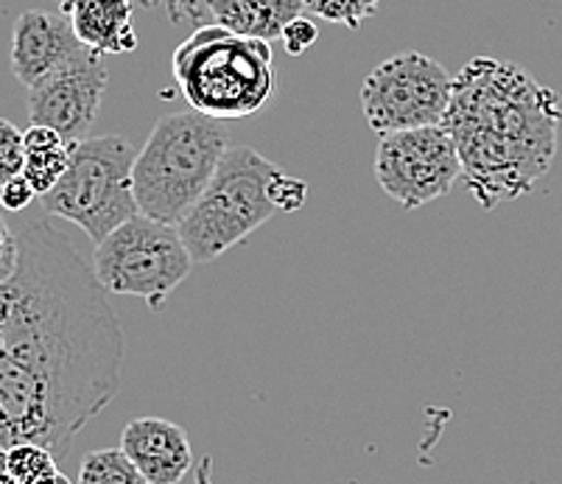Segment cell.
Here are the masks:
<instances>
[{"label":"cell","mask_w":562,"mask_h":484,"mask_svg":"<svg viewBox=\"0 0 562 484\" xmlns=\"http://www.w3.org/2000/svg\"><path fill=\"white\" fill-rule=\"evenodd\" d=\"M0 280V440L65 451L124 386L126 339L99 274L50 222L20 233Z\"/></svg>","instance_id":"obj_1"},{"label":"cell","mask_w":562,"mask_h":484,"mask_svg":"<svg viewBox=\"0 0 562 484\" xmlns=\"http://www.w3.org/2000/svg\"><path fill=\"white\" fill-rule=\"evenodd\" d=\"M560 124V95L493 56H476L453 76L442 121L457 140L464 185L484 211L535 191L554 162Z\"/></svg>","instance_id":"obj_2"},{"label":"cell","mask_w":562,"mask_h":484,"mask_svg":"<svg viewBox=\"0 0 562 484\" xmlns=\"http://www.w3.org/2000/svg\"><path fill=\"white\" fill-rule=\"evenodd\" d=\"M227 149L224 130L204 112H177L157 121L135 160L140 213L180 227L216 177Z\"/></svg>","instance_id":"obj_3"},{"label":"cell","mask_w":562,"mask_h":484,"mask_svg":"<svg viewBox=\"0 0 562 484\" xmlns=\"http://www.w3.org/2000/svg\"><path fill=\"white\" fill-rule=\"evenodd\" d=\"M173 79L196 112L211 119L255 115L274 95L272 43L224 25H202L173 50Z\"/></svg>","instance_id":"obj_4"},{"label":"cell","mask_w":562,"mask_h":484,"mask_svg":"<svg viewBox=\"0 0 562 484\" xmlns=\"http://www.w3.org/2000/svg\"><path fill=\"white\" fill-rule=\"evenodd\" d=\"M280 175L283 171L252 146L227 149L207 191L180 222V236L193 261H216L263 227L278 213L269 191Z\"/></svg>","instance_id":"obj_5"},{"label":"cell","mask_w":562,"mask_h":484,"mask_svg":"<svg viewBox=\"0 0 562 484\" xmlns=\"http://www.w3.org/2000/svg\"><path fill=\"white\" fill-rule=\"evenodd\" d=\"M135 146L121 135L87 137L74 146L65 177L43 199V211L76 224L95 244L140 213L135 196Z\"/></svg>","instance_id":"obj_6"},{"label":"cell","mask_w":562,"mask_h":484,"mask_svg":"<svg viewBox=\"0 0 562 484\" xmlns=\"http://www.w3.org/2000/svg\"><path fill=\"white\" fill-rule=\"evenodd\" d=\"M196 261L188 252L180 227L137 213L115 233L95 244L93 269L110 294L140 297L162 308L180 289Z\"/></svg>","instance_id":"obj_7"},{"label":"cell","mask_w":562,"mask_h":484,"mask_svg":"<svg viewBox=\"0 0 562 484\" xmlns=\"http://www.w3.org/2000/svg\"><path fill=\"white\" fill-rule=\"evenodd\" d=\"M361 112L378 137L446 121L453 76L420 50H403L372 68L361 85Z\"/></svg>","instance_id":"obj_8"},{"label":"cell","mask_w":562,"mask_h":484,"mask_svg":"<svg viewBox=\"0 0 562 484\" xmlns=\"http://www.w3.org/2000/svg\"><path fill=\"white\" fill-rule=\"evenodd\" d=\"M462 177L457 140L442 124L378 137L375 180L403 211L448 196Z\"/></svg>","instance_id":"obj_9"},{"label":"cell","mask_w":562,"mask_h":484,"mask_svg":"<svg viewBox=\"0 0 562 484\" xmlns=\"http://www.w3.org/2000/svg\"><path fill=\"white\" fill-rule=\"evenodd\" d=\"M106 90L104 56L85 48L76 59L45 76L29 88V115L32 124L50 126L68 140L81 144L95 124Z\"/></svg>","instance_id":"obj_10"},{"label":"cell","mask_w":562,"mask_h":484,"mask_svg":"<svg viewBox=\"0 0 562 484\" xmlns=\"http://www.w3.org/2000/svg\"><path fill=\"white\" fill-rule=\"evenodd\" d=\"M87 45L76 37L68 14L29 9L14 23L12 70L25 90L68 65Z\"/></svg>","instance_id":"obj_11"},{"label":"cell","mask_w":562,"mask_h":484,"mask_svg":"<svg viewBox=\"0 0 562 484\" xmlns=\"http://www.w3.org/2000/svg\"><path fill=\"white\" fill-rule=\"evenodd\" d=\"M121 448L151 484H180L193 465L186 429L166 417H137L126 423Z\"/></svg>","instance_id":"obj_12"},{"label":"cell","mask_w":562,"mask_h":484,"mask_svg":"<svg viewBox=\"0 0 562 484\" xmlns=\"http://www.w3.org/2000/svg\"><path fill=\"white\" fill-rule=\"evenodd\" d=\"M81 43L95 54H130L137 48L132 0H63Z\"/></svg>","instance_id":"obj_13"},{"label":"cell","mask_w":562,"mask_h":484,"mask_svg":"<svg viewBox=\"0 0 562 484\" xmlns=\"http://www.w3.org/2000/svg\"><path fill=\"white\" fill-rule=\"evenodd\" d=\"M207 12L229 32L274 43L291 20L305 14V0H207Z\"/></svg>","instance_id":"obj_14"},{"label":"cell","mask_w":562,"mask_h":484,"mask_svg":"<svg viewBox=\"0 0 562 484\" xmlns=\"http://www.w3.org/2000/svg\"><path fill=\"white\" fill-rule=\"evenodd\" d=\"M25 135V168L23 177L32 182L37 196H45L56 182L63 180L70 166L74 146L50 126L32 124L23 132Z\"/></svg>","instance_id":"obj_15"},{"label":"cell","mask_w":562,"mask_h":484,"mask_svg":"<svg viewBox=\"0 0 562 484\" xmlns=\"http://www.w3.org/2000/svg\"><path fill=\"white\" fill-rule=\"evenodd\" d=\"M76 484H151L126 457L124 448H95L85 453Z\"/></svg>","instance_id":"obj_16"},{"label":"cell","mask_w":562,"mask_h":484,"mask_svg":"<svg viewBox=\"0 0 562 484\" xmlns=\"http://www.w3.org/2000/svg\"><path fill=\"white\" fill-rule=\"evenodd\" d=\"M3 471L23 484H59L63 471L56 468L54 451L37 442H20L3 451Z\"/></svg>","instance_id":"obj_17"},{"label":"cell","mask_w":562,"mask_h":484,"mask_svg":"<svg viewBox=\"0 0 562 484\" xmlns=\"http://www.w3.org/2000/svg\"><path fill=\"white\" fill-rule=\"evenodd\" d=\"M381 0H305V12L314 14L316 20L339 23L350 32H359L361 23L378 12Z\"/></svg>","instance_id":"obj_18"},{"label":"cell","mask_w":562,"mask_h":484,"mask_svg":"<svg viewBox=\"0 0 562 484\" xmlns=\"http://www.w3.org/2000/svg\"><path fill=\"white\" fill-rule=\"evenodd\" d=\"M25 168V135L12 124L0 121V180H14Z\"/></svg>","instance_id":"obj_19"},{"label":"cell","mask_w":562,"mask_h":484,"mask_svg":"<svg viewBox=\"0 0 562 484\" xmlns=\"http://www.w3.org/2000/svg\"><path fill=\"white\" fill-rule=\"evenodd\" d=\"M280 40L285 43V50H289L291 56H300L319 40V25L311 18H305V14H300V18H294L285 25L283 37Z\"/></svg>","instance_id":"obj_20"},{"label":"cell","mask_w":562,"mask_h":484,"mask_svg":"<svg viewBox=\"0 0 562 484\" xmlns=\"http://www.w3.org/2000/svg\"><path fill=\"white\" fill-rule=\"evenodd\" d=\"M272 202L278 211L294 213L305 205V196H308V188H305L303 180H294V177L280 175L278 180L272 182Z\"/></svg>","instance_id":"obj_21"},{"label":"cell","mask_w":562,"mask_h":484,"mask_svg":"<svg viewBox=\"0 0 562 484\" xmlns=\"http://www.w3.org/2000/svg\"><path fill=\"white\" fill-rule=\"evenodd\" d=\"M37 196V191L32 188V182L25 180L23 175L14 177V180H7L3 182V193H0V199H3V207L7 211H23L32 199Z\"/></svg>","instance_id":"obj_22"},{"label":"cell","mask_w":562,"mask_h":484,"mask_svg":"<svg viewBox=\"0 0 562 484\" xmlns=\"http://www.w3.org/2000/svg\"><path fill=\"white\" fill-rule=\"evenodd\" d=\"M0 236H3V247H0V280L12 278L18 269L20 258V238L9 230L7 222H0Z\"/></svg>","instance_id":"obj_23"},{"label":"cell","mask_w":562,"mask_h":484,"mask_svg":"<svg viewBox=\"0 0 562 484\" xmlns=\"http://www.w3.org/2000/svg\"><path fill=\"white\" fill-rule=\"evenodd\" d=\"M0 484H23V482H18V479H14L12 473H7V471H3V482H0Z\"/></svg>","instance_id":"obj_24"},{"label":"cell","mask_w":562,"mask_h":484,"mask_svg":"<svg viewBox=\"0 0 562 484\" xmlns=\"http://www.w3.org/2000/svg\"><path fill=\"white\" fill-rule=\"evenodd\" d=\"M166 3H180V0H166Z\"/></svg>","instance_id":"obj_25"}]
</instances>
